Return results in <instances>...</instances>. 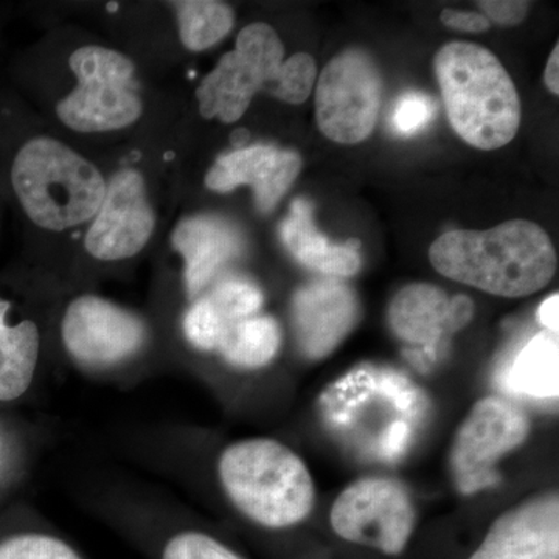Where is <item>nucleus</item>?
I'll return each mask as SVG.
<instances>
[{
	"label": "nucleus",
	"instance_id": "f3484780",
	"mask_svg": "<svg viewBox=\"0 0 559 559\" xmlns=\"http://www.w3.org/2000/svg\"><path fill=\"white\" fill-rule=\"evenodd\" d=\"M280 237L300 264L331 278L353 277L358 274L362 260L359 241L333 245L326 240L312 221V205L307 200H296L290 205L288 218L280 226Z\"/></svg>",
	"mask_w": 559,
	"mask_h": 559
},
{
	"label": "nucleus",
	"instance_id": "f8f14e48",
	"mask_svg": "<svg viewBox=\"0 0 559 559\" xmlns=\"http://www.w3.org/2000/svg\"><path fill=\"white\" fill-rule=\"evenodd\" d=\"M290 316L301 355L320 360L330 356L355 330L360 307L352 286L341 278L323 277L294 294Z\"/></svg>",
	"mask_w": 559,
	"mask_h": 559
},
{
	"label": "nucleus",
	"instance_id": "c85d7f7f",
	"mask_svg": "<svg viewBox=\"0 0 559 559\" xmlns=\"http://www.w3.org/2000/svg\"><path fill=\"white\" fill-rule=\"evenodd\" d=\"M440 21L452 31L466 33H484L491 27V22L485 14L471 13V11L447 9L441 11Z\"/></svg>",
	"mask_w": 559,
	"mask_h": 559
},
{
	"label": "nucleus",
	"instance_id": "bb28decb",
	"mask_svg": "<svg viewBox=\"0 0 559 559\" xmlns=\"http://www.w3.org/2000/svg\"><path fill=\"white\" fill-rule=\"evenodd\" d=\"M162 559H242L204 533L189 532L167 544Z\"/></svg>",
	"mask_w": 559,
	"mask_h": 559
},
{
	"label": "nucleus",
	"instance_id": "cd10ccee",
	"mask_svg": "<svg viewBox=\"0 0 559 559\" xmlns=\"http://www.w3.org/2000/svg\"><path fill=\"white\" fill-rule=\"evenodd\" d=\"M479 7L489 22L492 21L506 27L520 25L530 11V3L521 0H481Z\"/></svg>",
	"mask_w": 559,
	"mask_h": 559
},
{
	"label": "nucleus",
	"instance_id": "a211bd4d",
	"mask_svg": "<svg viewBox=\"0 0 559 559\" xmlns=\"http://www.w3.org/2000/svg\"><path fill=\"white\" fill-rule=\"evenodd\" d=\"M558 360V334L540 331L503 366L499 373V385L509 395L507 399H557Z\"/></svg>",
	"mask_w": 559,
	"mask_h": 559
},
{
	"label": "nucleus",
	"instance_id": "6e6552de",
	"mask_svg": "<svg viewBox=\"0 0 559 559\" xmlns=\"http://www.w3.org/2000/svg\"><path fill=\"white\" fill-rule=\"evenodd\" d=\"M382 80L377 62L366 51L345 50L320 73L316 90V119L333 142L355 145L369 138L381 106Z\"/></svg>",
	"mask_w": 559,
	"mask_h": 559
},
{
	"label": "nucleus",
	"instance_id": "412c9836",
	"mask_svg": "<svg viewBox=\"0 0 559 559\" xmlns=\"http://www.w3.org/2000/svg\"><path fill=\"white\" fill-rule=\"evenodd\" d=\"M178 20L180 43L187 50L204 51L229 35L235 24L234 10L216 0L170 2Z\"/></svg>",
	"mask_w": 559,
	"mask_h": 559
},
{
	"label": "nucleus",
	"instance_id": "7c9ffc66",
	"mask_svg": "<svg viewBox=\"0 0 559 559\" xmlns=\"http://www.w3.org/2000/svg\"><path fill=\"white\" fill-rule=\"evenodd\" d=\"M544 81H546L547 90L551 94H559V46H555L554 51H551L546 72H544Z\"/></svg>",
	"mask_w": 559,
	"mask_h": 559
},
{
	"label": "nucleus",
	"instance_id": "c756f323",
	"mask_svg": "<svg viewBox=\"0 0 559 559\" xmlns=\"http://www.w3.org/2000/svg\"><path fill=\"white\" fill-rule=\"evenodd\" d=\"M538 322L540 325L549 331V333L558 334L559 329V296L558 294H554V296L547 297L546 300L540 304L538 308Z\"/></svg>",
	"mask_w": 559,
	"mask_h": 559
},
{
	"label": "nucleus",
	"instance_id": "7ed1b4c3",
	"mask_svg": "<svg viewBox=\"0 0 559 559\" xmlns=\"http://www.w3.org/2000/svg\"><path fill=\"white\" fill-rule=\"evenodd\" d=\"M10 179L27 218L50 231L94 219L108 183L86 157L47 135L27 140L17 150Z\"/></svg>",
	"mask_w": 559,
	"mask_h": 559
},
{
	"label": "nucleus",
	"instance_id": "b1692460",
	"mask_svg": "<svg viewBox=\"0 0 559 559\" xmlns=\"http://www.w3.org/2000/svg\"><path fill=\"white\" fill-rule=\"evenodd\" d=\"M436 114V103L423 92L401 95L390 112V124L396 134L411 138L429 127Z\"/></svg>",
	"mask_w": 559,
	"mask_h": 559
},
{
	"label": "nucleus",
	"instance_id": "aec40b11",
	"mask_svg": "<svg viewBox=\"0 0 559 559\" xmlns=\"http://www.w3.org/2000/svg\"><path fill=\"white\" fill-rule=\"evenodd\" d=\"M282 330L272 316L255 314L224 326L218 352L221 358L241 370H259L277 358Z\"/></svg>",
	"mask_w": 559,
	"mask_h": 559
},
{
	"label": "nucleus",
	"instance_id": "0eeeda50",
	"mask_svg": "<svg viewBox=\"0 0 559 559\" xmlns=\"http://www.w3.org/2000/svg\"><path fill=\"white\" fill-rule=\"evenodd\" d=\"M530 436V418L507 396L492 395L474 404L460 425L450 455L455 487L471 496L500 481L496 466Z\"/></svg>",
	"mask_w": 559,
	"mask_h": 559
},
{
	"label": "nucleus",
	"instance_id": "9d476101",
	"mask_svg": "<svg viewBox=\"0 0 559 559\" xmlns=\"http://www.w3.org/2000/svg\"><path fill=\"white\" fill-rule=\"evenodd\" d=\"M154 229L156 213L145 178L134 168H121L106 183L105 198L86 231L84 248L95 260H128L148 245Z\"/></svg>",
	"mask_w": 559,
	"mask_h": 559
},
{
	"label": "nucleus",
	"instance_id": "423d86ee",
	"mask_svg": "<svg viewBox=\"0 0 559 559\" xmlns=\"http://www.w3.org/2000/svg\"><path fill=\"white\" fill-rule=\"evenodd\" d=\"M283 62L285 47L277 32L264 22L246 25L235 50L223 55L198 86L201 116L223 123L240 120L260 91L274 90Z\"/></svg>",
	"mask_w": 559,
	"mask_h": 559
},
{
	"label": "nucleus",
	"instance_id": "f03ea898",
	"mask_svg": "<svg viewBox=\"0 0 559 559\" xmlns=\"http://www.w3.org/2000/svg\"><path fill=\"white\" fill-rule=\"evenodd\" d=\"M436 73L451 127L474 148H502L516 135L521 102L498 58L473 43H450L436 57Z\"/></svg>",
	"mask_w": 559,
	"mask_h": 559
},
{
	"label": "nucleus",
	"instance_id": "20e7f679",
	"mask_svg": "<svg viewBox=\"0 0 559 559\" xmlns=\"http://www.w3.org/2000/svg\"><path fill=\"white\" fill-rule=\"evenodd\" d=\"M224 491L249 520L285 528L310 516L316 487L304 460L280 441L252 439L231 444L221 455Z\"/></svg>",
	"mask_w": 559,
	"mask_h": 559
},
{
	"label": "nucleus",
	"instance_id": "1a4fd4ad",
	"mask_svg": "<svg viewBox=\"0 0 559 559\" xmlns=\"http://www.w3.org/2000/svg\"><path fill=\"white\" fill-rule=\"evenodd\" d=\"M331 527L349 543L373 547L385 555L406 549L417 511L400 481L369 477L341 492L330 513Z\"/></svg>",
	"mask_w": 559,
	"mask_h": 559
},
{
	"label": "nucleus",
	"instance_id": "9b49d317",
	"mask_svg": "<svg viewBox=\"0 0 559 559\" xmlns=\"http://www.w3.org/2000/svg\"><path fill=\"white\" fill-rule=\"evenodd\" d=\"M61 337L69 355L87 367H110L134 356L143 347L142 320L103 297H76L61 322Z\"/></svg>",
	"mask_w": 559,
	"mask_h": 559
},
{
	"label": "nucleus",
	"instance_id": "4be33fe9",
	"mask_svg": "<svg viewBox=\"0 0 559 559\" xmlns=\"http://www.w3.org/2000/svg\"><path fill=\"white\" fill-rule=\"evenodd\" d=\"M202 297L218 316L223 330L235 320L259 314L264 301L263 293L255 283L235 277L219 280L210 293Z\"/></svg>",
	"mask_w": 559,
	"mask_h": 559
},
{
	"label": "nucleus",
	"instance_id": "4468645a",
	"mask_svg": "<svg viewBox=\"0 0 559 559\" xmlns=\"http://www.w3.org/2000/svg\"><path fill=\"white\" fill-rule=\"evenodd\" d=\"M301 170L299 154L271 145H253L223 154L205 175V186L218 193L252 187L260 212L270 213L288 193Z\"/></svg>",
	"mask_w": 559,
	"mask_h": 559
},
{
	"label": "nucleus",
	"instance_id": "39448f33",
	"mask_svg": "<svg viewBox=\"0 0 559 559\" xmlns=\"http://www.w3.org/2000/svg\"><path fill=\"white\" fill-rule=\"evenodd\" d=\"M69 68L76 86L58 102L62 124L83 134H100L138 123L143 102L131 87L135 64L130 57L90 44L72 51Z\"/></svg>",
	"mask_w": 559,
	"mask_h": 559
},
{
	"label": "nucleus",
	"instance_id": "ddd939ff",
	"mask_svg": "<svg viewBox=\"0 0 559 559\" xmlns=\"http://www.w3.org/2000/svg\"><path fill=\"white\" fill-rule=\"evenodd\" d=\"M474 316L469 297L451 299L439 286L414 283L396 294L389 308V323L400 341L421 348L417 356L437 359L452 334L465 329Z\"/></svg>",
	"mask_w": 559,
	"mask_h": 559
},
{
	"label": "nucleus",
	"instance_id": "a878e982",
	"mask_svg": "<svg viewBox=\"0 0 559 559\" xmlns=\"http://www.w3.org/2000/svg\"><path fill=\"white\" fill-rule=\"evenodd\" d=\"M223 333V323L210 307L209 301L200 296L194 299L186 318H183V334L194 348L202 352H215Z\"/></svg>",
	"mask_w": 559,
	"mask_h": 559
},
{
	"label": "nucleus",
	"instance_id": "393cba45",
	"mask_svg": "<svg viewBox=\"0 0 559 559\" xmlns=\"http://www.w3.org/2000/svg\"><path fill=\"white\" fill-rule=\"evenodd\" d=\"M0 559H81L62 540L47 535H20L0 543Z\"/></svg>",
	"mask_w": 559,
	"mask_h": 559
},
{
	"label": "nucleus",
	"instance_id": "f257e3e1",
	"mask_svg": "<svg viewBox=\"0 0 559 559\" xmlns=\"http://www.w3.org/2000/svg\"><path fill=\"white\" fill-rule=\"evenodd\" d=\"M429 259L444 277L510 299L546 288L557 271L549 235L527 219L448 231L430 246Z\"/></svg>",
	"mask_w": 559,
	"mask_h": 559
},
{
	"label": "nucleus",
	"instance_id": "2eb2a0df",
	"mask_svg": "<svg viewBox=\"0 0 559 559\" xmlns=\"http://www.w3.org/2000/svg\"><path fill=\"white\" fill-rule=\"evenodd\" d=\"M469 559H559L558 492L536 496L503 513Z\"/></svg>",
	"mask_w": 559,
	"mask_h": 559
},
{
	"label": "nucleus",
	"instance_id": "dca6fc26",
	"mask_svg": "<svg viewBox=\"0 0 559 559\" xmlns=\"http://www.w3.org/2000/svg\"><path fill=\"white\" fill-rule=\"evenodd\" d=\"M173 246L183 259V278L190 299H198L231 260L240 257V234L215 216H193L180 221Z\"/></svg>",
	"mask_w": 559,
	"mask_h": 559
},
{
	"label": "nucleus",
	"instance_id": "5701e85b",
	"mask_svg": "<svg viewBox=\"0 0 559 559\" xmlns=\"http://www.w3.org/2000/svg\"><path fill=\"white\" fill-rule=\"evenodd\" d=\"M316 75H318V70H316V62L310 55H293L283 62L277 84L270 94L289 105H301L310 97Z\"/></svg>",
	"mask_w": 559,
	"mask_h": 559
},
{
	"label": "nucleus",
	"instance_id": "6ab92c4d",
	"mask_svg": "<svg viewBox=\"0 0 559 559\" xmlns=\"http://www.w3.org/2000/svg\"><path fill=\"white\" fill-rule=\"evenodd\" d=\"M10 301L0 299V401L20 399L31 388L39 359V330L32 320L7 323Z\"/></svg>",
	"mask_w": 559,
	"mask_h": 559
}]
</instances>
